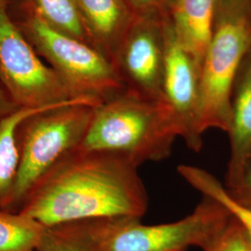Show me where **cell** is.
<instances>
[{
  "instance_id": "1",
  "label": "cell",
  "mask_w": 251,
  "mask_h": 251,
  "mask_svg": "<svg viewBox=\"0 0 251 251\" xmlns=\"http://www.w3.org/2000/svg\"><path fill=\"white\" fill-rule=\"evenodd\" d=\"M138 169L117 155L78 148L36 184L19 213L45 227L117 217L141 220L149 199Z\"/></svg>"
},
{
  "instance_id": "2",
  "label": "cell",
  "mask_w": 251,
  "mask_h": 251,
  "mask_svg": "<svg viewBox=\"0 0 251 251\" xmlns=\"http://www.w3.org/2000/svg\"><path fill=\"white\" fill-rule=\"evenodd\" d=\"M178 128L168 102L126 90L94 109L79 149L111 153L139 168L168 158Z\"/></svg>"
},
{
  "instance_id": "3",
  "label": "cell",
  "mask_w": 251,
  "mask_h": 251,
  "mask_svg": "<svg viewBox=\"0 0 251 251\" xmlns=\"http://www.w3.org/2000/svg\"><path fill=\"white\" fill-rule=\"evenodd\" d=\"M99 103L75 100L27 117L19 126L20 167L7 211L19 212L36 184L80 147Z\"/></svg>"
},
{
  "instance_id": "4",
  "label": "cell",
  "mask_w": 251,
  "mask_h": 251,
  "mask_svg": "<svg viewBox=\"0 0 251 251\" xmlns=\"http://www.w3.org/2000/svg\"><path fill=\"white\" fill-rule=\"evenodd\" d=\"M24 17L16 23L37 54L60 76L74 99L101 104L126 88L116 66L94 47L50 26L34 8L24 4Z\"/></svg>"
},
{
  "instance_id": "5",
  "label": "cell",
  "mask_w": 251,
  "mask_h": 251,
  "mask_svg": "<svg viewBox=\"0 0 251 251\" xmlns=\"http://www.w3.org/2000/svg\"><path fill=\"white\" fill-rule=\"evenodd\" d=\"M251 47V7L217 3L214 28L200 71L199 128L228 133L233 83Z\"/></svg>"
},
{
  "instance_id": "6",
  "label": "cell",
  "mask_w": 251,
  "mask_h": 251,
  "mask_svg": "<svg viewBox=\"0 0 251 251\" xmlns=\"http://www.w3.org/2000/svg\"><path fill=\"white\" fill-rule=\"evenodd\" d=\"M232 214L214 199L203 197L194 211L179 221L145 225L127 217L99 219L104 251H186L206 250L225 230Z\"/></svg>"
},
{
  "instance_id": "7",
  "label": "cell",
  "mask_w": 251,
  "mask_h": 251,
  "mask_svg": "<svg viewBox=\"0 0 251 251\" xmlns=\"http://www.w3.org/2000/svg\"><path fill=\"white\" fill-rule=\"evenodd\" d=\"M0 80L20 108L50 107L78 100L40 59L6 8L0 9Z\"/></svg>"
},
{
  "instance_id": "8",
  "label": "cell",
  "mask_w": 251,
  "mask_h": 251,
  "mask_svg": "<svg viewBox=\"0 0 251 251\" xmlns=\"http://www.w3.org/2000/svg\"><path fill=\"white\" fill-rule=\"evenodd\" d=\"M170 21L136 17L113 59L126 90L147 99L165 100L166 26Z\"/></svg>"
},
{
  "instance_id": "9",
  "label": "cell",
  "mask_w": 251,
  "mask_h": 251,
  "mask_svg": "<svg viewBox=\"0 0 251 251\" xmlns=\"http://www.w3.org/2000/svg\"><path fill=\"white\" fill-rule=\"evenodd\" d=\"M200 71L195 59L177 41L170 21L166 26L163 93L172 111L179 137L196 152L203 147V134L199 128Z\"/></svg>"
},
{
  "instance_id": "10",
  "label": "cell",
  "mask_w": 251,
  "mask_h": 251,
  "mask_svg": "<svg viewBox=\"0 0 251 251\" xmlns=\"http://www.w3.org/2000/svg\"><path fill=\"white\" fill-rule=\"evenodd\" d=\"M230 158L225 187L237 188L251 171V47L238 68L232 94V123L228 132Z\"/></svg>"
},
{
  "instance_id": "11",
  "label": "cell",
  "mask_w": 251,
  "mask_h": 251,
  "mask_svg": "<svg viewBox=\"0 0 251 251\" xmlns=\"http://www.w3.org/2000/svg\"><path fill=\"white\" fill-rule=\"evenodd\" d=\"M90 45L113 63L136 15L126 0H75Z\"/></svg>"
},
{
  "instance_id": "12",
  "label": "cell",
  "mask_w": 251,
  "mask_h": 251,
  "mask_svg": "<svg viewBox=\"0 0 251 251\" xmlns=\"http://www.w3.org/2000/svg\"><path fill=\"white\" fill-rule=\"evenodd\" d=\"M218 0H176L171 25L181 46L202 66L211 40Z\"/></svg>"
},
{
  "instance_id": "13",
  "label": "cell",
  "mask_w": 251,
  "mask_h": 251,
  "mask_svg": "<svg viewBox=\"0 0 251 251\" xmlns=\"http://www.w3.org/2000/svg\"><path fill=\"white\" fill-rule=\"evenodd\" d=\"M79 100V99H78ZM72 101V100H70ZM68 101V102H70ZM65 102V103H68ZM63 103V104H65ZM60 104V105H63ZM44 108H20L4 118L0 123V209L7 210L13 193L20 167L19 126L27 117L47 109Z\"/></svg>"
},
{
  "instance_id": "14",
  "label": "cell",
  "mask_w": 251,
  "mask_h": 251,
  "mask_svg": "<svg viewBox=\"0 0 251 251\" xmlns=\"http://www.w3.org/2000/svg\"><path fill=\"white\" fill-rule=\"evenodd\" d=\"M37 251H104L99 220L45 227Z\"/></svg>"
},
{
  "instance_id": "15",
  "label": "cell",
  "mask_w": 251,
  "mask_h": 251,
  "mask_svg": "<svg viewBox=\"0 0 251 251\" xmlns=\"http://www.w3.org/2000/svg\"><path fill=\"white\" fill-rule=\"evenodd\" d=\"M178 172L187 183L203 197L221 203L241 224L251 241V208L235 201L225 185L210 172L191 165H179Z\"/></svg>"
},
{
  "instance_id": "16",
  "label": "cell",
  "mask_w": 251,
  "mask_h": 251,
  "mask_svg": "<svg viewBox=\"0 0 251 251\" xmlns=\"http://www.w3.org/2000/svg\"><path fill=\"white\" fill-rule=\"evenodd\" d=\"M44 231L28 216L0 209V251H37Z\"/></svg>"
},
{
  "instance_id": "17",
  "label": "cell",
  "mask_w": 251,
  "mask_h": 251,
  "mask_svg": "<svg viewBox=\"0 0 251 251\" xmlns=\"http://www.w3.org/2000/svg\"><path fill=\"white\" fill-rule=\"evenodd\" d=\"M37 14L54 29L90 43L75 0H31Z\"/></svg>"
},
{
  "instance_id": "18",
  "label": "cell",
  "mask_w": 251,
  "mask_h": 251,
  "mask_svg": "<svg viewBox=\"0 0 251 251\" xmlns=\"http://www.w3.org/2000/svg\"><path fill=\"white\" fill-rule=\"evenodd\" d=\"M204 251H251V241L241 224L232 215L225 230Z\"/></svg>"
},
{
  "instance_id": "19",
  "label": "cell",
  "mask_w": 251,
  "mask_h": 251,
  "mask_svg": "<svg viewBox=\"0 0 251 251\" xmlns=\"http://www.w3.org/2000/svg\"><path fill=\"white\" fill-rule=\"evenodd\" d=\"M126 2L137 17L168 22L171 20L176 0H126Z\"/></svg>"
},
{
  "instance_id": "20",
  "label": "cell",
  "mask_w": 251,
  "mask_h": 251,
  "mask_svg": "<svg viewBox=\"0 0 251 251\" xmlns=\"http://www.w3.org/2000/svg\"><path fill=\"white\" fill-rule=\"evenodd\" d=\"M230 196L243 206H251V171L245 176L241 184L234 190H227Z\"/></svg>"
},
{
  "instance_id": "21",
  "label": "cell",
  "mask_w": 251,
  "mask_h": 251,
  "mask_svg": "<svg viewBox=\"0 0 251 251\" xmlns=\"http://www.w3.org/2000/svg\"><path fill=\"white\" fill-rule=\"evenodd\" d=\"M20 107L16 105L13 100L10 98L7 90L0 80V123L1 121L17 111Z\"/></svg>"
},
{
  "instance_id": "22",
  "label": "cell",
  "mask_w": 251,
  "mask_h": 251,
  "mask_svg": "<svg viewBox=\"0 0 251 251\" xmlns=\"http://www.w3.org/2000/svg\"><path fill=\"white\" fill-rule=\"evenodd\" d=\"M218 3L228 5H243L251 7V0H218Z\"/></svg>"
},
{
  "instance_id": "23",
  "label": "cell",
  "mask_w": 251,
  "mask_h": 251,
  "mask_svg": "<svg viewBox=\"0 0 251 251\" xmlns=\"http://www.w3.org/2000/svg\"><path fill=\"white\" fill-rule=\"evenodd\" d=\"M10 1H11V0H0V9H1V8H6V9H8Z\"/></svg>"
},
{
  "instance_id": "24",
  "label": "cell",
  "mask_w": 251,
  "mask_h": 251,
  "mask_svg": "<svg viewBox=\"0 0 251 251\" xmlns=\"http://www.w3.org/2000/svg\"><path fill=\"white\" fill-rule=\"evenodd\" d=\"M248 207H250V208H251V206H248Z\"/></svg>"
}]
</instances>
